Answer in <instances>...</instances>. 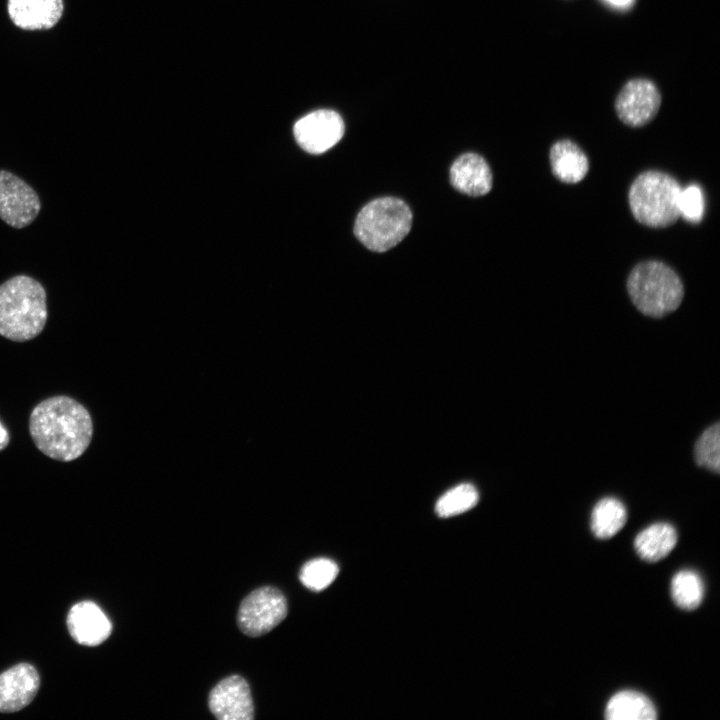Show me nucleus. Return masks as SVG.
Masks as SVG:
<instances>
[{"label":"nucleus","mask_w":720,"mask_h":720,"mask_svg":"<svg viewBox=\"0 0 720 720\" xmlns=\"http://www.w3.org/2000/svg\"><path fill=\"white\" fill-rule=\"evenodd\" d=\"M29 432L44 455L70 462L79 458L90 445L93 422L81 403L69 396L57 395L44 399L33 408Z\"/></svg>","instance_id":"obj_1"},{"label":"nucleus","mask_w":720,"mask_h":720,"mask_svg":"<svg viewBox=\"0 0 720 720\" xmlns=\"http://www.w3.org/2000/svg\"><path fill=\"white\" fill-rule=\"evenodd\" d=\"M48 317L43 286L27 275H17L0 285V335L15 342L37 337Z\"/></svg>","instance_id":"obj_2"},{"label":"nucleus","mask_w":720,"mask_h":720,"mask_svg":"<svg viewBox=\"0 0 720 720\" xmlns=\"http://www.w3.org/2000/svg\"><path fill=\"white\" fill-rule=\"evenodd\" d=\"M627 290L636 308L654 318L675 311L684 296L679 276L669 266L658 261L636 265L627 279Z\"/></svg>","instance_id":"obj_3"},{"label":"nucleus","mask_w":720,"mask_h":720,"mask_svg":"<svg viewBox=\"0 0 720 720\" xmlns=\"http://www.w3.org/2000/svg\"><path fill=\"white\" fill-rule=\"evenodd\" d=\"M408 205L395 197H382L366 204L358 213L354 234L369 250L387 251L399 244L412 226Z\"/></svg>","instance_id":"obj_4"},{"label":"nucleus","mask_w":720,"mask_h":720,"mask_svg":"<svg viewBox=\"0 0 720 720\" xmlns=\"http://www.w3.org/2000/svg\"><path fill=\"white\" fill-rule=\"evenodd\" d=\"M681 187L670 175L646 171L632 183L628 199L635 219L646 226L663 228L679 218L678 198Z\"/></svg>","instance_id":"obj_5"},{"label":"nucleus","mask_w":720,"mask_h":720,"mask_svg":"<svg viewBox=\"0 0 720 720\" xmlns=\"http://www.w3.org/2000/svg\"><path fill=\"white\" fill-rule=\"evenodd\" d=\"M287 611L286 598L279 589L271 586L260 587L241 602L237 624L245 635L258 637L280 624Z\"/></svg>","instance_id":"obj_6"},{"label":"nucleus","mask_w":720,"mask_h":720,"mask_svg":"<svg viewBox=\"0 0 720 720\" xmlns=\"http://www.w3.org/2000/svg\"><path fill=\"white\" fill-rule=\"evenodd\" d=\"M41 202L35 190L15 174L0 170V218L21 229L38 216Z\"/></svg>","instance_id":"obj_7"},{"label":"nucleus","mask_w":720,"mask_h":720,"mask_svg":"<svg viewBox=\"0 0 720 720\" xmlns=\"http://www.w3.org/2000/svg\"><path fill=\"white\" fill-rule=\"evenodd\" d=\"M660 105L661 93L657 85L646 78L627 81L615 101L619 119L631 127L649 123L656 116Z\"/></svg>","instance_id":"obj_8"},{"label":"nucleus","mask_w":720,"mask_h":720,"mask_svg":"<svg viewBox=\"0 0 720 720\" xmlns=\"http://www.w3.org/2000/svg\"><path fill=\"white\" fill-rule=\"evenodd\" d=\"M344 131V121L340 114L329 109L316 110L305 115L293 128L299 146L312 154L329 150L341 140Z\"/></svg>","instance_id":"obj_9"},{"label":"nucleus","mask_w":720,"mask_h":720,"mask_svg":"<svg viewBox=\"0 0 720 720\" xmlns=\"http://www.w3.org/2000/svg\"><path fill=\"white\" fill-rule=\"evenodd\" d=\"M208 706L220 720H252L254 705L246 680L239 675L222 679L210 691Z\"/></svg>","instance_id":"obj_10"},{"label":"nucleus","mask_w":720,"mask_h":720,"mask_svg":"<svg viewBox=\"0 0 720 720\" xmlns=\"http://www.w3.org/2000/svg\"><path fill=\"white\" fill-rule=\"evenodd\" d=\"M40 686L37 670L28 663L17 664L0 674V712H16L26 707Z\"/></svg>","instance_id":"obj_11"},{"label":"nucleus","mask_w":720,"mask_h":720,"mask_svg":"<svg viewBox=\"0 0 720 720\" xmlns=\"http://www.w3.org/2000/svg\"><path fill=\"white\" fill-rule=\"evenodd\" d=\"M67 627L72 638L81 645L97 646L110 635L111 622L91 601L75 604L67 615Z\"/></svg>","instance_id":"obj_12"},{"label":"nucleus","mask_w":720,"mask_h":720,"mask_svg":"<svg viewBox=\"0 0 720 720\" xmlns=\"http://www.w3.org/2000/svg\"><path fill=\"white\" fill-rule=\"evenodd\" d=\"M64 11L63 0H8L7 12L12 23L23 30L53 28Z\"/></svg>","instance_id":"obj_13"},{"label":"nucleus","mask_w":720,"mask_h":720,"mask_svg":"<svg viewBox=\"0 0 720 720\" xmlns=\"http://www.w3.org/2000/svg\"><path fill=\"white\" fill-rule=\"evenodd\" d=\"M450 181L459 192L479 197L491 190L492 173L482 156L476 153H465L452 164Z\"/></svg>","instance_id":"obj_14"},{"label":"nucleus","mask_w":720,"mask_h":720,"mask_svg":"<svg viewBox=\"0 0 720 720\" xmlns=\"http://www.w3.org/2000/svg\"><path fill=\"white\" fill-rule=\"evenodd\" d=\"M550 164L554 176L567 184H575L586 176L589 163L585 153L570 140H560L550 149Z\"/></svg>","instance_id":"obj_15"},{"label":"nucleus","mask_w":720,"mask_h":720,"mask_svg":"<svg viewBox=\"0 0 720 720\" xmlns=\"http://www.w3.org/2000/svg\"><path fill=\"white\" fill-rule=\"evenodd\" d=\"M676 543L675 528L669 523L659 522L646 527L636 536L634 548L643 560L657 562L665 558Z\"/></svg>","instance_id":"obj_16"},{"label":"nucleus","mask_w":720,"mask_h":720,"mask_svg":"<svg viewBox=\"0 0 720 720\" xmlns=\"http://www.w3.org/2000/svg\"><path fill=\"white\" fill-rule=\"evenodd\" d=\"M605 718L609 720H654L657 711L652 701L634 690L614 694L606 704Z\"/></svg>","instance_id":"obj_17"},{"label":"nucleus","mask_w":720,"mask_h":720,"mask_svg":"<svg viewBox=\"0 0 720 720\" xmlns=\"http://www.w3.org/2000/svg\"><path fill=\"white\" fill-rule=\"evenodd\" d=\"M626 508L614 497H606L596 503L591 514V530L597 538L608 539L625 525Z\"/></svg>","instance_id":"obj_18"},{"label":"nucleus","mask_w":720,"mask_h":720,"mask_svg":"<svg viewBox=\"0 0 720 720\" xmlns=\"http://www.w3.org/2000/svg\"><path fill=\"white\" fill-rule=\"evenodd\" d=\"M671 596L675 604L685 610L697 608L704 597V584L693 570H681L671 580Z\"/></svg>","instance_id":"obj_19"},{"label":"nucleus","mask_w":720,"mask_h":720,"mask_svg":"<svg viewBox=\"0 0 720 720\" xmlns=\"http://www.w3.org/2000/svg\"><path fill=\"white\" fill-rule=\"evenodd\" d=\"M479 499L477 489L470 483L460 484L443 494L435 505L439 517L461 514L474 507Z\"/></svg>","instance_id":"obj_20"},{"label":"nucleus","mask_w":720,"mask_h":720,"mask_svg":"<svg viewBox=\"0 0 720 720\" xmlns=\"http://www.w3.org/2000/svg\"><path fill=\"white\" fill-rule=\"evenodd\" d=\"M338 565L327 558H316L306 562L299 573L301 583L312 591H322L337 577Z\"/></svg>","instance_id":"obj_21"},{"label":"nucleus","mask_w":720,"mask_h":720,"mask_svg":"<svg viewBox=\"0 0 720 720\" xmlns=\"http://www.w3.org/2000/svg\"><path fill=\"white\" fill-rule=\"evenodd\" d=\"M697 464L712 472L720 471V429L719 423L707 428L695 444Z\"/></svg>","instance_id":"obj_22"},{"label":"nucleus","mask_w":720,"mask_h":720,"mask_svg":"<svg viewBox=\"0 0 720 720\" xmlns=\"http://www.w3.org/2000/svg\"><path fill=\"white\" fill-rule=\"evenodd\" d=\"M704 207V196L699 185L691 184L685 188L681 187L678 198L679 216L690 223L697 224L703 218Z\"/></svg>","instance_id":"obj_23"},{"label":"nucleus","mask_w":720,"mask_h":720,"mask_svg":"<svg viewBox=\"0 0 720 720\" xmlns=\"http://www.w3.org/2000/svg\"><path fill=\"white\" fill-rule=\"evenodd\" d=\"M10 442V435L7 428L0 420V451L4 450Z\"/></svg>","instance_id":"obj_24"},{"label":"nucleus","mask_w":720,"mask_h":720,"mask_svg":"<svg viewBox=\"0 0 720 720\" xmlns=\"http://www.w3.org/2000/svg\"><path fill=\"white\" fill-rule=\"evenodd\" d=\"M608 4L617 8H628L632 5L634 0H604Z\"/></svg>","instance_id":"obj_25"}]
</instances>
